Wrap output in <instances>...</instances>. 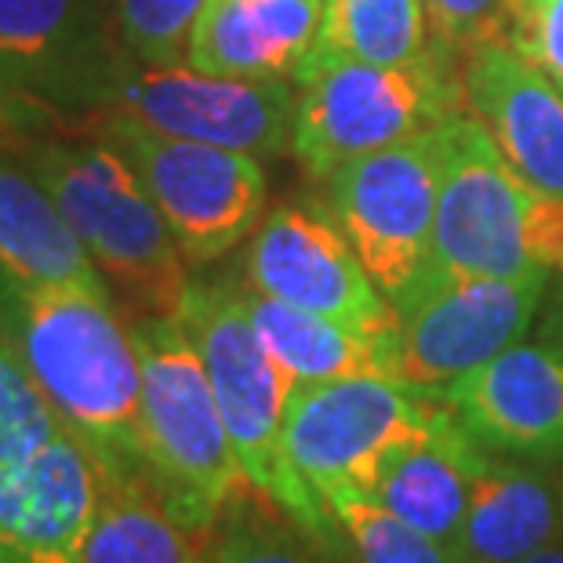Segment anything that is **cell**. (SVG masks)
Masks as SVG:
<instances>
[{
    "mask_svg": "<svg viewBox=\"0 0 563 563\" xmlns=\"http://www.w3.org/2000/svg\"><path fill=\"white\" fill-rule=\"evenodd\" d=\"M0 334L102 481L150 473L142 448V364L113 298L22 284L0 269Z\"/></svg>",
    "mask_w": 563,
    "mask_h": 563,
    "instance_id": "1",
    "label": "cell"
},
{
    "mask_svg": "<svg viewBox=\"0 0 563 563\" xmlns=\"http://www.w3.org/2000/svg\"><path fill=\"white\" fill-rule=\"evenodd\" d=\"M11 139L110 291H121L139 317H175L189 262L124 153L99 135L84 142L52 135V128H11Z\"/></svg>",
    "mask_w": 563,
    "mask_h": 563,
    "instance_id": "2",
    "label": "cell"
},
{
    "mask_svg": "<svg viewBox=\"0 0 563 563\" xmlns=\"http://www.w3.org/2000/svg\"><path fill=\"white\" fill-rule=\"evenodd\" d=\"M175 320L197 345L247 484L277 501L323 549H342L345 531L339 517L302 484L284 454V411L295 382L262 345L241 280L189 277Z\"/></svg>",
    "mask_w": 563,
    "mask_h": 563,
    "instance_id": "3",
    "label": "cell"
},
{
    "mask_svg": "<svg viewBox=\"0 0 563 563\" xmlns=\"http://www.w3.org/2000/svg\"><path fill=\"white\" fill-rule=\"evenodd\" d=\"M291 153L328 183L342 164L451 124L470 113L465 58L448 44L400 66L331 63L295 74Z\"/></svg>",
    "mask_w": 563,
    "mask_h": 563,
    "instance_id": "4",
    "label": "cell"
},
{
    "mask_svg": "<svg viewBox=\"0 0 563 563\" xmlns=\"http://www.w3.org/2000/svg\"><path fill=\"white\" fill-rule=\"evenodd\" d=\"M142 364V448L153 484L175 517L214 534L247 476L189 331L175 317L131 320Z\"/></svg>",
    "mask_w": 563,
    "mask_h": 563,
    "instance_id": "5",
    "label": "cell"
},
{
    "mask_svg": "<svg viewBox=\"0 0 563 563\" xmlns=\"http://www.w3.org/2000/svg\"><path fill=\"white\" fill-rule=\"evenodd\" d=\"M443 393L404 378L350 375L295 386L284 411V454L328 509L342 498L375 495L393 454L429 433L443 415Z\"/></svg>",
    "mask_w": 563,
    "mask_h": 563,
    "instance_id": "6",
    "label": "cell"
},
{
    "mask_svg": "<svg viewBox=\"0 0 563 563\" xmlns=\"http://www.w3.org/2000/svg\"><path fill=\"white\" fill-rule=\"evenodd\" d=\"M99 139L135 167L194 269L214 266L258 230L266 214V172L258 157L164 135L117 110L99 117Z\"/></svg>",
    "mask_w": 563,
    "mask_h": 563,
    "instance_id": "7",
    "label": "cell"
},
{
    "mask_svg": "<svg viewBox=\"0 0 563 563\" xmlns=\"http://www.w3.org/2000/svg\"><path fill=\"white\" fill-rule=\"evenodd\" d=\"M443 128L342 164L328 178V211L393 306L437 269V186Z\"/></svg>",
    "mask_w": 563,
    "mask_h": 563,
    "instance_id": "8",
    "label": "cell"
},
{
    "mask_svg": "<svg viewBox=\"0 0 563 563\" xmlns=\"http://www.w3.org/2000/svg\"><path fill=\"white\" fill-rule=\"evenodd\" d=\"M534 186L512 172L506 153L473 113L443 124L437 186V269L470 277H534L527 251V214Z\"/></svg>",
    "mask_w": 563,
    "mask_h": 563,
    "instance_id": "9",
    "label": "cell"
},
{
    "mask_svg": "<svg viewBox=\"0 0 563 563\" xmlns=\"http://www.w3.org/2000/svg\"><path fill=\"white\" fill-rule=\"evenodd\" d=\"M553 273L534 277H470L433 269L397 306L400 378L443 393L509 345L523 342Z\"/></svg>",
    "mask_w": 563,
    "mask_h": 563,
    "instance_id": "10",
    "label": "cell"
},
{
    "mask_svg": "<svg viewBox=\"0 0 563 563\" xmlns=\"http://www.w3.org/2000/svg\"><path fill=\"white\" fill-rule=\"evenodd\" d=\"M139 63L95 0H0V88L52 117L106 113Z\"/></svg>",
    "mask_w": 563,
    "mask_h": 563,
    "instance_id": "11",
    "label": "cell"
},
{
    "mask_svg": "<svg viewBox=\"0 0 563 563\" xmlns=\"http://www.w3.org/2000/svg\"><path fill=\"white\" fill-rule=\"evenodd\" d=\"M244 280L262 295L350 323L356 331L397 334L400 328L397 306L371 280L328 203L273 208L251 236Z\"/></svg>",
    "mask_w": 563,
    "mask_h": 563,
    "instance_id": "12",
    "label": "cell"
},
{
    "mask_svg": "<svg viewBox=\"0 0 563 563\" xmlns=\"http://www.w3.org/2000/svg\"><path fill=\"white\" fill-rule=\"evenodd\" d=\"M113 110L139 117L164 135L241 150L262 161L291 150L295 80L219 77L194 66H135Z\"/></svg>",
    "mask_w": 563,
    "mask_h": 563,
    "instance_id": "13",
    "label": "cell"
},
{
    "mask_svg": "<svg viewBox=\"0 0 563 563\" xmlns=\"http://www.w3.org/2000/svg\"><path fill=\"white\" fill-rule=\"evenodd\" d=\"M102 470L66 429L0 465V553L8 563H84Z\"/></svg>",
    "mask_w": 563,
    "mask_h": 563,
    "instance_id": "14",
    "label": "cell"
},
{
    "mask_svg": "<svg viewBox=\"0 0 563 563\" xmlns=\"http://www.w3.org/2000/svg\"><path fill=\"white\" fill-rule=\"evenodd\" d=\"M451 415L487 451L563 462V361L545 342H517L443 389Z\"/></svg>",
    "mask_w": 563,
    "mask_h": 563,
    "instance_id": "15",
    "label": "cell"
},
{
    "mask_svg": "<svg viewBox=\"0 0 563 563\" xmlns=\"http://www.w3.org/2000/svg\"><path fill=\"white\" fill-rule=\"evenodd\" d=\"M465 95L512 172L563 197V88L509 41H484L465 55Z\"/></svg>",
    "mask_w": 563,
    "mask_h": 563,
    "instance_id": "16",
    "label": "cell"
},
{
    "mask_svg": "<svg viewBox=\"0 0 563 563\" xmlns=\"http://www.w3.org/2000/svg\"><path fill=\"white\" fill-rule=\"evenodd\" d=\"M323 0H208L186 66L200 74L291 80L313 52Z\"/></svg>",
    "mask_w": 563,
    "mask_h": 563,
    "instance_id": "17",
    "label": "cell"
},
{
    "mask_svg": "<svg viewBox=\"0 0 563 563\" xmlns=\"http://www.w3.org/2000/svg\"><path fill=\"white\" fill-rule=\"evenodd\" d=\"M563 542V476L545 462H506L490 451L454 538V563H520Z\"/></svg>",
    "mask_w": 563,
    "mask_h": 563,
    "instance_id": "18",
    "label": "cell"
},
{
    "mask_svg": "<svg viewBox=\"0 0 563 563\" xmlns=\"http://www.w3.org/2000/svg\"><path fill=\"white\" fill-rule=\"evenodd\" d=\"M487 459L490 451L465 433L451 407H443L429 433L411 440L382 465L371 498L451 553L470 509L473 484Z\"/></svg>",
    "mask_w": 563,
    "mask_h": 563,
    "instance_id": "19",
    "label": "cell"
},
{
    "mask_svg": "<svg viewBox=\"0 0 563 563\" xmlns=\"http://www.w3.org/2000/svg\"><path fill=\"white\" fill-rule=\"evenodd\" d=\"M0 269L22 284L74 287L113 298L110 284L69 233L41 178L22 161L8 124H0Z\"/></svg>",
    "mask_w": 563,
    "mask_h": 563,
    "instance_id": "20",
    "label": "cell"
},
{
    "mask_svg": "<svg viewBox=\"0 0 563 563\" xmlns=\"http://www.w3.org/2000/svg\"><path fill=\"white\" fill-rule=\"evenodd\" d=\"M241 295L262 345H266L269 356L284 367V375L295 386L350 375L400 378L397 334L356 331L350 323L309 313V309L284 302V298L262 295L247 280L241 284Z\"/></svg>",
    "mask_w": 563,
    "mask_h": 563,
    "instance_id": "21",
    "label": "cell"
},
{
    "mask_svg": "<svg viewBox=\"0 0 563 563\" xmlns=\"http://www.w3.org/2000/svg\"><path fill=\"white\" fill-rule=\"evenodd\" d=\"M211 534L175 517L150 473L102 481L84 563H203Z\"/></svg>",
    "mask_w": 563,
    "mask_h": 563,
    "instance_id": "22",
    "label": "cell"
},
{
    "mask_svg": "<svg viewBox=\"0 0 563 563\" xmlns=\"http://www.w3.org/2000/svg\"><path fill=\"white\" fill-rule=\"evenodd\" d=\"M429 44L426 0H323L317 44L298 74L331 63L400 66L426 55Z\"/></svg>",
    "mask_w": 563,
    "mask_h": 563,
    "instance_id": "23",
    "label": "cell"
},
{
    "mask_svg": "<svg viewBox=\"0 0 563 563\" xmlns=\"http://www.w3.org/2000/svg\"><path fill=\"white\" fill-rule=\"evenodd\" d=\"M203 563H334L309 531H302L273 498L247 487L222 509Z\"/></svg>",
    "mask_w": 563,
    "mask_h": 563,
    "instance_id": "24",
    "label": "cell"
},
{
    "mask_svg": "<svg viewBox=\"0 0 563 563\" xmlns=\"http://www.w3.org/2000/svg\"><path fill=\"white\" fill-rule=\"evenodd\" d=\"M331 512L342 523L353 563H454L440 542L393 517L371 495L342 498Z\"/></svg>",
    "mask_w": 563,
    "mask_h": 563,
    "instance_id": "25",
    "label": "cell"
},
{
    "mask_svg": "<svg viewBox=\"0 0 563 563\" xmlns=\"http://www.w3.org/2000/svg\"><path fill=\"white\" fill-rule=\"evenodd\" d=\"M208 0H117V30L139 66H186L189 37Z\"/></svg>",
    "mask_w": 563,
    "mask_h": 563,
    "instance_id": "26",
    "label": "cell"
},
{
    "mask_svg": "<svg viewBox=\"0 0 563 563\" xmlns=\"http://www.w3.org/2000/svg\"><path fill=\"white\" fill-rule=\"evenodd\" d=\"M55 433H63V422L19 353L0 334V465L26 459Z\"/></svg>",
    "mask_w": 563,
    "mask_h": 563,
    "instance_id": "27",
    "label": "cell"
},
{
    "mask_svg": "<svg viewBox=\"0 0 563 563\" xmlns=\"http://www.w3.org/2000/svg\"><path fill=\"white\" fill-rule=\"evenodd\" d=\"M429 37L470 55L484 41H506L509 0H426Z\"/></svg>",
    "mask_w": 563,
    "mask_h": 563,
    "instance_id": "28",
    "label": "cell"
},
{
    "mask_svg": "<svg viewBox=\"0 0 563 563\" xmlns=\"http://www.w3.org/2000/svg\"><path fill=\"white\" fill-rule=\"evenodd\" d=\"M506 41L563 88V0H509Z\"/></svg>",
    "mask_w": 563,
    "mask_h": 563,
    "instance_id": "29",
    "label": "cell"
},
{
    "mask_svg": "<svg viewBox=\"0 0 563 563\" xmlns=\"http://www.w3.org/2000/svg\"><path fill=\"white\" fill-rule=\"evenodd\" d=\"M0 124L19 128V131H41V128H55L58 117L44 113V110H33V106L11 99V95L0 88Z\"/></svg>",
    "mask_w": 563,
    "mask_h": 563,
    "instance_id": "30",
    "label": "cell"
},
{
    "mask_svg": "<svg viewBox=\"0 0 563 563\" xmlns=\"http://www.w3.org/2000/svg\"><path fill=\"white\" fill-rule=\"evenodd\" d=\"M538 342H545L560 361H563V284L553 291V302H549L542 328H538Z\"/></svg>",
    "mask_w": 563,
    "mask_h": 563,
    "instance_id": "31",
    "label": "cell"
},
{
    "mask_svg": "<svg viewBox=\"0 0 563 563\" xmlns=\"http://www.w3.org/2000/svg\"><path fill=\"white\" fill-rule=\"evenodd\" d=\"M520 563H563V542H556V545H545V549H538V553H531V556L520 560Z\"/></svg>",
    "mask_w": 563,
    "mask_h": 563,
    "instance_id": "32",
    "label": "cell"
},
{
    "mask_svg": "<svg viewBox=\"0 0 563 563\" xmlns=\"http://www.w3.org/2000/svg\"><path fill=\"white\" fill-rule=\"evenodd\" d=\"M0 563H8V556H4V553H0Z\"/></svg>",
    "mask_w": 563,
    "mask_h": 563,
    "instance_id": "33",
    "label": "cell"
}]
</instances>
